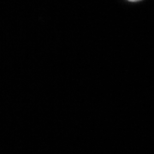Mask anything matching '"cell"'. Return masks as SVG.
Wrapping results in <instances>:
<instances>
[{
    "mask_svg": "<svg viewBox=\"0 0 154 154\" xmlns=\"http://www.w3.org/2000/svg\"><path fill=\"white\" fill-rule=\"evenodd\" d=\"M131 1H136V0H131Z\"/></svg>",
    "mask_w": 154,
    "mask_h": 154,
    "instance_id": "6da1fadb",
    "label": "cell"
}]
</instances>
